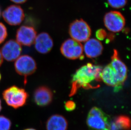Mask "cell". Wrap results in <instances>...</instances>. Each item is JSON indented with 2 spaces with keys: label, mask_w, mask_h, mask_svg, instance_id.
I'll return each instance as SVG.
<instances>
[{
  "label": "cell",
  "mask_w": 131,
  "mask_h": 130,
  "mask_svg": "<svg viewBox=\"0 0 131 130\" xmlns=\"http://www.w3.org/2000/svg\"><path fill=\"white\" fill-rule=\"evenodd\" d=\"M102 68L88 63L78 69L73 75L70 96L74 95L79 89H95L100 87Z\"/></svg>",
  "instance_id": "6da1fadb"
},
{
  "label": "cell",
  "mask_w": 131,
  "mask_h": 130,
  "mask_svg": "<svg viewBox=\"0 0 131 130\" xmlns=\"http://www.w3.org/2000/svg\"><path fill=\"white\" fill-rule=\"evenodd\" d=\"M127 68L120 59L118 53L114 49L111 62L102 70L101 79L106 85L115 88H121L127 77Z\"/></svg>",
  "instance_id": "7a4b0ae2"
},
{
  "label": "cell",
  "mask_w": 131,
  "mask_h": 130,
  "mask_svg": "<svg viewBox=\"0 0 131 130\" xmlns=\"http://www.w3.org/2000/svg\"><path fill=\"white\" fill-rule=\"evenodd\" d=\"M88 127L91 130H110L111 124L107 115L100 108L90 109L87 119Z\"/></svg>",
  "instance_id": "3957f363"
},
{
  "label": "cell",
  "mask_w": 131,
  "mask_h": 130,
  "mask_svg": "<svg viewBox=\"0 0 131 130\" xmlns=\"http://www.w3.org/2000/svg\"><path fill=\"white\" fill-rule=\"evenodd\" d=\"M2 95L8 105L14 109L25 105L29 97V95L24 89L15 85L4 90Z\"/></svg>",
  "instance_id": "277c9868"
},
{
  "label": "cell",
  "mask_w": 131,
  "mask_h": 130,
  "mask_svg": "<svg viewBox=\"0 0 131 130\" xmlns=\"http://www.w3.org/2000/svg\"><path fill=\"white\" fill-rule=\"evenodd\" d=\"M69 33L72 39L79 42H83L90 38L91 34V30L84 20H76L70 25Z\"/></svg>",
  "instance_id": "5b68a950"
},
{
  "label": "cell",
  "mask_w": 131,
  "mask_h": 130,
  "mask_svg": "<svg viewBox=\"0 0 131 130\" xmlns=\"http://www.w3.org/2000/svg\"><path fill=\"white\" fill-rule=\"evenodd\" d=\"M15 69L17 74L26 78L34 74L37 69V63L33 58L29 55L20 56L15 61Z\"/></svg>",
  "instance_id": "8992f818"
},
{
  "label": "cell",
  "mask_w": 131,
  "mask_h": 130,
  "mask_svg": "<svg viewBox=\"0 0 131 130\" xmlns=\"http://www.w3.org/2000/svg\"><path fill=\"white\" fill-rule=\"evenodd\" d=\"M60 51L64 56L71 60L81 58L83 56L82 44L72 38L67 39L62 43Z\"/></svg>",
  "instance_id": "52a82bcc"
},
{
  "label": "cell",
  "mask_w": 131,
  "mask_h": 130,
  "mask_svg": "<svg viewBox=\"0 0 131 130\" xmlns=\"http://www.w3.org/2000/svg\"><path fill=\"white\" fill-rule=\"evenodd\" d=\"M105 27L109 31L114 33L121 31L126 24L124 16L117 11H110L106 13L104 18Z\"/></svg>",
  "instance_id": "ba28073f"
},
{
  "label": "cell",
  "mask_w": 131,
  "mask_h": 130,
  "mask_svg": "<svg viewBox=\"0 0 131 130\" xmlns=\"http://www.w3.org/2000/svg\"><path fill=\"white\" fill-rule=\"evenodd\" d=\"M4 20L9 25H18L24 20L25 15L22 8L18 5H13L8 6L3 12Z\"/></svg>",
  "instance_id": "9c48e42d"
},
{
  "label": "cell",
  "mask_w": 131,
  "mask_h": 130,
  "mask_svg": "<svg viewBox=\"0 0 131 130\" xmlns=\"http://www.w3.org/2000/svg\"><path fill=\"white\" fill-rule=\"evenodd\" d=\"M3 58L6 61H14L20 56L22 47L16 41L11 39L8 41L3 46L1 50Z\"/></svg>",
  "instance_id": "30bf717a"
},
{
  "label": "cell",
  "mask_w": 131,
  "mask_h": 130,
  "mask_svg": "<svg viewBox=\"0 0 131 130\" xmlns=\"http://www.w3.org/2000/svg\"><path fill=\"white\" fill-rule=\"evenodd\" d=\"M37 32L33 27L22 25L16 32V41L20 45L30 47L34 43Z\"/></svg>",
  "instance_id": "8fae6325"
},
{
  "label": "cell",
  "mask_w": 131,
  "mask_h": 130,
  "mask_svg": "<svg viewBox=\"0 0 131 130\" xmlns=\"http://www.w3.org/2000/svg\"><path fill=\"white\" fill-rule=\"evenodd\" d=\"M34 43L36 50L41 54L48 53L53 47V41L46 32H42L37 36Z\"/></svg>",
  "instance_id": "7c38bea8"
},
{
  "label": "cell",
  "mask_w": 131,
  "mask_h": 130,
  "mask_svg": "<svg viewBox=\"0 0 131 130\" xmlns=\"http://www.w3.org/2000/svg\"><path fill=\"white\" fill-rule=\"evenodd\" d=\"M34 100L37 105L45 107L51 103L53 99L52 91L46 86H40L34 93Z\"/></svg>",
  "instance_id": "4fadbf2b"
},
{
  "label": "cell",
  "mask_w": 131,
  "mask_h": 130,
  "mask_svg": "<svg viewBox=\"0 0 131 130\" xmlns=\"http://www.w3.org/2000/svg\"><path fill=\"white\" fill-rule=\"evenodd\" d=\"M103 50L102 44L99 40L90 38L86 41L83 47V51L88 58L98 57L102 54Z\"/></svg>",
  "instance_id": "5bb4252c"
},
{
  "label": "cell",
  "mask_w": 131,
  "mask_h": 130,
  "mask_svg": "<svg viewBox=\"0 0 131 130\" xmlns=\"http://www.w3.org/2000/svg\"><path fill=\"white\" fill-rule=\"evenodd\" d=\"M47 130H67L68 123L66 118L59 114H54L46 122Z\"/></svg>",
  "instance_id": "9a60e30c"
},
{
  "label": "cell",
  "mask_w": 131,
  "mask_h": 130,
  "mask_svg": "<svg viewBox=\"0 0 131 130\" xmlns=\"http://www.w3.org/2000/svg\"><path fill=\"white\" fill-rule=\"evenodd\" d=\"M115 125L119 128L128 130L130 128L131 126L130 119L126 116H120L115 119Z\"/></svg>",
  "instance_id": "2e32d148"
},
{
  "label": "cell",
  "mask_w": 131,
  "mask_h": 130,
  "mask_svg": "<svg viewBox=\"0 0 131 130\" xmlns=\"http://www.w3.org/2000/svg\"><path fill=\"white\" fill-rule=\"evenodd\" d=\"M108 4L114 9H120L124 8L127 3L128 0H107Z\"/></svg>",
  "instance_id": "e0dca14e"
},
{
  "label": "cell",
  "mask_w": 131,
  "mask_h": 130,
  "mask_svg": "<svg viewBox=\"0 0 131 130\" xmlns=\"http://www.w3.org/2000/svg\"><path fill=\"white\" fill-rule=\"evenodd\" d=\"M11 125V121L9 118L0 115V130H10Z\"/></svg>",
  "instance_id": "ac0fdd59"
},
{
  "label": "cell",
  "mask_w": 131,
  "mask_h": 130,
  "mask_svg": "<svg viewBox=\"0 0 131 130\" xmlns=\"http://www.w3.org/2000/svg\"><path fill=\"white\" fill-rule=\"evenodd\" d=\"M7 30L5 25L0 22V44L4 42L7 36Z\"/></svg>",
  "instance_id": "d6986e66"
},
{
  "label": "cell",
  "mask_w": 131,
  "mask_h": 130,
  "mask_svg": "<svg viewBox=\"0 0 131 130\" xmlns=\"http://www.w3.org/2000/svg\"><path fill=\"white\" fill-rule=\"evenodd\" d=\"M106 33L105 30L103 29L98 30L96 32V36L99 40H103L106 37Z\"/></svg>",
  "instance_id": "ffe728a7"
},
{
  "label": "cell",
  "mask_w": 131,
  "mask_h": 130,
  "mask_svg": "<svg viewBox=\"0 0 131 130\" xmlns=\"http://www.w3.org/2000/svg\"><path fill=\"white\" fill-rule=\"evenodd\" d=\"M64 107L68 111H72L75 109L76 105L73 101H69L66 102Z\"/></svg>",
  "instance_id": "44dd1931"
},
{
  "label": "cell",
  "mask_w": 131,
  "mask_h": 130,
  "mask_svg": "<svg viewBox=\"0 0 131 130\" xmlns=\"http://www.w3.org/2000/svg\"><path fill=\"white\" fill-rule=\"evenodd\" d=\"M13 2L15 3V4H21L26 2L27 0H10Z\"/></svg>",
  "instance_id": "7402d4cb"
},
{
  "label": "cell",
  "mask_w": 131,
  "mask_h": 130,
  "mask_svg": "<svg viewBox=\"0 0 131 130\" xmlns=\"http://www.w3.org/2000/svg\"><path fill=\"white\" fill-rule=\"evenodd\" d=\"M3 63V58L2 55L1 54V50H0V66H1Z\"/></svg>",
  "instance_id": "603a6c76"
},
{
  "label": "cell",
  "mask_w": 131,
  "mask_h": 130,
  "mask_svg": "<svg viewBox=\"0 0 131 130\" xmlns=\"http://www.w3.org/2000/svg\"><path fill=\"white\" fill-rule=\"evenodd\" d=\"M2 109V106H1V100L0 99V112L1 111Z\"/></svg>",
  "instance_id": "cb8c5ba5"
},
{
  "label": "cell",
  "mask_w": 131,
  "mask_h": 130,
  "mask_svg": "<svg viewBox=\"0 0 131 130\" xmlns=\"http://www.w3.org/2000/svg\"><path fill=\"white\" fill-rule=\"evenodd\" d=\"M24 130H36L34 128H27V129H25Z\"/></svg>",
  "instance_id": "d4e9b609"
},
{
  "label": "cell",
  "mask_w": 131,
  "mask_h": 130,
  "mask_svg": "<svg viewBox=\"0 0 131 130\" xmlns=\"http://www.w3.org/2000/svg\"><path fill=\"white\" fill-rule=\"evenodd\" d=\"M1 15H2V13H1V7H0V17H1Z\"/></svg>",
  "instance_id": "484cf974"
},
{
  "label": "cell",
  "mask_w": 131,
  "mask_h": 130,
  "mask_svg": "<svg viewBox=\"0 0 131 130\" xmlns=\"http://www.w3.org/2000/svg\"><path fill=\"white\" fill-rule=\"evenodd\" d=\"M1 73H0V81H1Z\"/></svg>",
  "instance_id": "4316f807"
}]
</instances>
